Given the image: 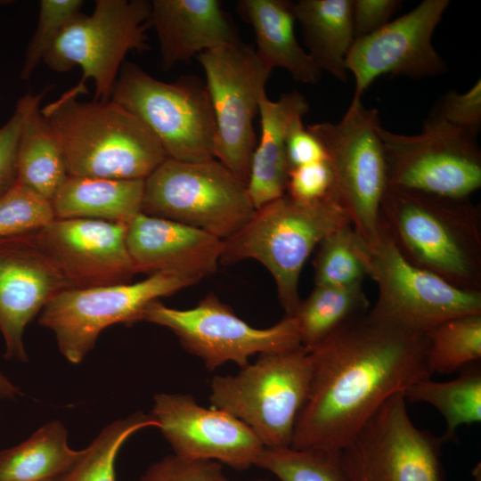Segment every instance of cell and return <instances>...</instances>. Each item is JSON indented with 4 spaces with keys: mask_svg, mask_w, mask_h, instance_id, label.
I'll return each mask as SVG.
<instances>
[{
    "mask_svg": "<svg viewBox=\"0 0 481 481\" xmlns=\"http://www.w3.org/2000/svg\"><path fill=\"white\" fill-rule=\"evenodd\" d=\"M255 466L280 481H346L338 452L288 447H264Z\"/></svg>",
    "mask_w": 481,
    "mask_h": 481,
    "instance_id": "33",
    "label": "cell"
},
{
    "mask_svg": "<svg viewBox=\"0 0 481 481\" xmlns=\"http://www.w3.org/2000/svg\"><path fill=\"white\" fill-rule=\"evenodd\" d=\"M44 94H27L17 153L18 182L50 202L68 176L61 141L40 109Z\"/></svg>",
    "mask_w": 481,
    "mask_h": 481,
    "instance_id": "25",
    "label": "cell"
},
{
    "mask_svg": "<svg viewBox=\"0 0 481 481\" xmlns=\"http://www.w3.org/2000/svg\"><path fill=\"white\" fill-rule=\"evenodd\" d=\"M69 471H68L67 473H65L63 475L58 476L56 477H53V478H51V479H48V480H45V481H69Z\"/></svg>",
    "mask_w": 481,
    "mask_h": 481,
    "instance_id": "44",
    "label": "cell"
},
{
    "mask_svg": "<svg viewBox=\"0 0 481 481\" xmlns=\"http://www.w3.org/2000/svg\"><path fill=\"white\" fill-rule=\"evenodd\" d=\"M449 0H424L374 33L355 39L346 66L355 78V99L382 75L414 79L444 73L447 65L432 45V36Z\"/></svg>",
    "mask_w": 481,
    "mask_h": 481,
    "instance_id": "16",
    "label": "cell"
},
{
    "mask_svg": "<svg viewBox=\"0 0 481 481\" xmlns=\"http://www.w3.org/2000/svg\"><path fill=\"white\" fill-rule=\"evenodd\" d=\"M402 3L400 0H352L355 40L374 33L391 21Z\"/></svg>",
    "mask_w": 481,
    "mask_h": 481,
    "instance_id": "40",
    "label": "cell"
},
{
    "mask_svg": "<svg viewBox=\"0 0 481 481\" xmlns=\"http://www.w3.org/2000/svg\"><path fill=\"white\" fill-rule=\"evenodd\" d=\"M81 0H42L37 29L25 53L20 78L28 80L61 29L81 13Z\"/></svg>",
    "mask_w": 481,
    "mask_h": 481,
    "instance_id": "35",
    "label": "cell"
},
{
    "mask_svg": "<svg viewBox=\"0 0 481 481\" xmlns=\"http://www.w3.org/2000/svg\"><path fill=\"white\" fill-rule=\"evenodd\" d=\"M473 481H481V464L478 462L472 469Z\"/></svg>",
    "mask_w": 481,
    "mask_h": 481,
    "instance_id": "43",
    "label": "cell"
},
{
    "mask_svg": "<svg viewBox=\"0 0 481 481\" xmlns=\"http://www.w3.org/2000/svg\"><path fill=\"white\" fill-rule=\"evenodd\" d=\"M380 226L413 265L469 291H481V208L451 198L387 186Z\"/></svg>",
    "mask_w": 481,
    "mask_h": 481,
    "instance_id": "2",
    "label": "cell"
},
{
    "mask_svg": "<svg viewBox=\"0 0 481 481\" xmlns=\"http://www.w3.org/2000/svg\"><path fill=\"white\" fill-rule=\"evenodd\" d=\"M139 481H229L223 465L214 461L167 455L151 464Z\"/></svg>",
    "mask_w": 481,
    "mask_h": 481,
    "instance_id": "37",
    "label": "cell"
},
{
    "mask_svg": "<svg viewBox=\"0 0 481 481\" xmlns=\"http://www.w3.org/2000/svg\"><path fill=\"white\" fill-rule=\"evenodd\" d=\"M196 59L214 112L215 159L247 184L257 144L253 120L273 69L254 46L241 41L205 51Z\"/></svg>",
    "mask_w": 481,
    "mask_h": 481,
    "instance_id": "11",
    "label": "cell"
},
{
    "mask_svg": "<svg viewBox=\"0 0 481 481\" xmlns=\"http://www.w3.org/2000/svg\"><path fill=\"white\" fill-rule=\"evenodd\" d=\"M198 281L158 273L135 282L86 289H66L53 296L40 312L38 323L55 334L62 355L80 363L94 347L100 333L116 323L141 322L145 307Z\"/></svg>",
    "mask_w": 481,
    "mask_h": 481,
    "instance_id": "12",
    "label": "cell"
},
{
    "mask_svg": "<svg viewBox=\"0 0 481 481\" xmlns=\"http://www.w3.org/2000/svg\"><path fill=\"white\" fill-rule=\"evenodd\" d=\"M86 448L69 445L68 432L51 420L20 444L0 451V481H45L72 469Z\"/></svg>",
    "mask_w": 481,
    "mask_h": 481,
    "instance_id": "27",
    "label": "cell"
},
{
    "mask_svg": "<svg viewBox=\"0 0 481 481\" xmlns=\"http://www.w3.org/2000/svg\"><path fill=\"white\" fill-rule=\"evenodd\" d=\"M158 428L150 414L137 412L106 426L69 472V481H117L115 463L126 441L139 430Z\"/></svg>",
    "mask_w": 481,
    "mask_h": 481,
    "instance_id": "32",
    "label": "cell"
},
{
    "mask_svg": "<svg viewBox=\"0 0 481 481\" xmlns=\"http://www.w3.org/2000/svg\"><path fill=\"white\" fill-rule=\"evenodd\" d=\"M351 224L336 196L305 202L284 194L255 210L248 223L223 240L220 263L251 258L272 274L285 316L293 317L300 302L303 265L329 234Z\"/></svg>",
    "mask_w": 481,
    "mask_h": 481,
    "instance_id": "4",
    "label": "cell"
},
{
    "mask_svg": "<svg viewBox=\"0 0 481 481\" xmlns=\"http://www.w3.org/2000/svg\"><path fill=\"white\" fill-rule=\"evenodd\" d=\"M442 444L415 426L397 393L338 451V460L346 481H444Z\"/></svg>",
    "mask_w": 481,
    "mask_h": 481,
    "instance_id": "13",
    "label": "cell"
},
{
    "mask_svg": "<svg viewBox=\"0 0 481 481\" xmlns=\"http://www.w3.org/2000/svg\"><path fill=\"white\" fill-rule=\"evenodd\" d=\"M286 148L289 168L327 159L321 142L304 126L302 118L292 122Z\"/></svg>",
    "mask_w": 481,
    "mask_h": 481,
    "instance_id": "41",
    "label": "cell"
},
{
    "mask_svg": "<svg viewBox=\"0 0 481 481\" xmlns=\"http://www.w3.org/2000/svg\"><path fill=\"white\" fill-rule=\"evenodd\" d=\"M431 373H452L481 358V314L447 320L425 333Z\"/></svg>",
    "mask_w": 481,
    "mask_h": 481,
    "instance_id": "31",
    "label": "cell"
},
{
    "mask_svg": "<svg viewBox=\"0 0 481 481\" xmlns=\"http://www.w3.org/2000/svg\"><path fill=\"white\" fill-rule=\"evenodd\" d=\"M141 321L170 330L189 354L202 361L208 371L232 362L240 368L255 355L283 353L300 346L298 322L285 316L268 328H255L214 293L190 309H176L159 300L150 303Z\"/></svg>",
    "mask_w": 481,
    "mask_h": 481,
    "instance_id": "10",
    "label": "cell"
},
{
    "mask_svg": "<svg viewBox=\"0 0 481 481\" xmlns=\"http://www.w3.org/2000/svg\"><path fill=\"white\" fill-rule=\"evenodd\" d=\"M37 232V231H36ZM36 232L0 239V332L4 358L28 362L27 325L69 283L37 241Z\"/></svg>",
    "mask_w": 481,
    "mask_h": 481,
    "instance_id": "19",
    "label": "cell"
},
{
    "mask_svg": "<svg viewBox=\"0 0 481 481\" xmlns=\"http://www.w3.org/2000/svg\"><path fill=\"white\" fill-rule=\"evenodd\" d=\"M369 277L379 291L370 314L413 332L425 334L452 318L481 314V291L460 289L409 263L382 226L369 247Z\"/></svg>",
    "mask_w": 481,
    "mask_h": 481,
    "instance_id": "15",
    "label": "cell"
},
{
    "mask_svg": "<svg viewBox=\"0 0 481 481\" xmlns=\"http://www.w3.org/2000/svg\"><path fill=\"white\" fill-rule=\"evenodd\" d=\"M311 378L310 355L303 346L263 354L234 375L214 376L209 402L244 422L264 447H288Z\"/></svg>",
    "mask_w": 481,
    "mask_h": 481,
    "instance_id": "5",
    "label": "cell"
},
{
    "mask_svg": "<svg viewBox=\"0 0 481 481\" xmlns=\"http://www.w3.org/2000/svg\"><path fill=\"white\" fill-rule=\"evenodd\" d=\"M363 284L348 287L315 285L301 300L294 318L302 346L310 352L350 320L368 312Z\"/></svg>",
    "mask_w": 481,
    "mask_h": 481,
    "instance_id": "29",
    "label": "cell"
},
{
    "mask_svg": "<svg viewBox=\"0 0 481 481\" xmlns=\"http://www.w3.org/2000/svg\"><path fill=\"white\" fill-rule=\"evenodd\" d=\"M246 481H271L267 479H252V480H246Z\"/></svg>",
    "mask_w": 481,
    "mask_h": 481,
    "instance_id": "45",
    "label": "cell"
},
{
    "mask_svg": "<svg viewBox=\"0 0 481 481\" xmlns=\"http://www.w3.org/2000/svg\"><path fill=\"white\" fill-rule=\"evenodd\" d=\"M380 126L379 111L353 98L339 122L306 126L323 146L335 193L369 247L379 238L380 204L387 187Z\"/></svg>",
    "mask_w": 481,
    "mask_h": 481,
    "instance_id": "8",
    "label": "cell"
},
{
    "mask_svg": "<svg viewBox=\"0 0 481 481\" xmlns=\"http://www.w3.org/2000/svg\"><path fill=\"white\" fill-rule=\"evenodd\" d=\"M20 394L19 387L0 372V398H14Z\"/></svg>",
    "mask_w": 481,
    "mask_h": 481,
    "instance_id": "42",
    "label": "cell"
},
{
    "mask_svg": "<svg viewBox=\"0 0 481 481\" xmlns=\"http://www.w3.org/2000/svg\"><path fill=\"white\" fill-rule=\"evenodd\" d=\"M428 117L477 138L481 127L480 79L463 94L447 91L436 102Z\"/></svg>",
    "mask_w": 481,
    "mask_h": 481,
    "instance_id": "36",
    "label": "cell"
},
{
    "mask_svg": "<svg viewBox=\"0 0 481 481\" xmlns=\"http://www.w3.org/2000/svg\"><path fill=\"white\" fill-rule=\"evenodd\" d=\"M24 118V102L19 99L13 114L0 127V198L17 183V153Z\"/></svg>",
    "mask_w": 481,
    "mask_h": 481,
    "instance_id": "39",
    "label": "cell"
},
{
    "mask_svg": "<svg viewBox=\"0 0 481 481\" xmlns=\"http://www.w3.org/2000/svg\"><path fill=\"white\" fill-rule=\"evenodd\" d=\"M247 184L216 159L167 158L145 180L142 212L187 224L225 240L251 218Z\"/></svg>",
    "mask_w": 481,
    "mask_h": 481,
    "instance_id": "7",
    "label": "cell"
},
{
    "mask_svg": "<svg viewBox=\"0 0 481 481\" xmlns=\"http://www.w3.org/2000/svg\"><path fill=\"white\" fill-rule=\"evenodd\" d=\"M126 230L125 224L53 219L36 236L69 289H86L127 283L136 273Z\"/></svg>",
    "mask_w": 481,
    "mask_h": 481,
    "instance_id": "18",
    "label": "cell"
},
{
    "mask_svg": "<svg viewBox=\"0 0 481 481\" xmlns=\"http://www.w3.org/2000/svg\"><path fill=\"white\" fill-rule=\"evenodd\" d=\"M406 402L426 403L435 407L445 420L444 442H456L461 425L481 421V365L473 363L460 371L457 378L436 381L421 379L404 392Z\"/></svg>",
    "mask_w": 481,
    "mask_h": 481,
    "instance_id": "28",
    "label": "cell"
},
{
    "mask_svg": "<svg viewBox=\"0 0 481 481\" xmlns=\"http://www.w3.org/2000/svg\"><path fill=\"white\" fill-rule=\"evenodd\" d=\"M150 16L147 0H97L90 15L81 12L61 29L43 61L57 72L78 66L79 85L92 79L94 100L110 101L126 55L148 48Z\"/></svg>",
    "mask_w": 481,
    "mask_h": 481,
    "instance_id": "9",
    "label": "cell"
},
{
    "mask_svg": "<svg viewBox=\"0 0 481 481\" xmlns=\"http://www.w3.org/2000/svg\"><path fill=\"white\" fill-rule=\"evenodd\" d=\"M79 84L45 106L62 145L68 175L145 180L167 157L135 115L110 100L81 102Z\"/></svg>",
    "mask_w": 481,
    "mask_h": 481,
    "instance_id": "3",
    "label": "cell"
},
{
    "mask_svg": "<svg viewBox=\"0 0 481 481\" xmlns=\"http://www.w3.org/2000/svg\"><path fill=\"white\" fill-rule=\"evenodd\" d=\"M126 240L136 273H168L198 282L216 273L223 246L203 230L143 212L127 224Z\"/></svg>",
    "mask_w": 481,
    "mask_h": 481,
    "instance_id": "20",
    "label": "cell"
},
{
    "mask_svg": "<svg viewBox=\"0 0 481 481\" xmlns=\"http://www.w3.org/2000/svg\"><path fill=\"white\" fill-rule=\"evenodd\" d=\"M314 260V284L348 287L369 277V246L347 224L325 237Z\"/></svg>",
    "mask_w": 481,
    "mask_h": 481,
    "instance_id": "30",
    "label": "cell"
},
{
    "mask_svg": "<svg viewBox=\"0 0 481 481\" xmlns=\"http://www.w3.org/2000/svg\"><path fill=\"white\" fill-rule=\"evenodd\" d=\"M144 180L68 175L51 200L54 219L128 224L142 212Z\"/></svg>",
    "mask_w": 481,
    "mask_h": 481,
    "instance_id": "24",
    "label": "cell"
},
{
    "mask_svg": "<svg viewBox=\"0 0 481 481\" xmlns=\"http://www.w3.org/2000/svg\"><path fill=\"white\" fill-rule=\"evenodd\" d=\"M53 219L51 202L18 181L0 198V239L36 232Z\"/></svg>",
    "mask_w": 481,
    "mask_h": 481,
    "instance_id": "34",
    "label": "cell"
},
{
    "mask_svg": "<svg viewBox=\"0 0 481 481\" xmlns=\"http://www.w3.org/2000/svg\"><path fill=\"white\" fill-rule=\"evenodd\" d=\"M150 23L165 70L205 51L240 41L218 0H153Z\"/></svg>",
    "mask_w": 481,
    "mask_h": 481,
    "instance_id": "21",
    "label": "cell"
},
{
    "mask_svg": "<svg viewBox=\"0 0 481 481\" xmlns=\"http://www.w3.org/2000/svg\"><path fill=\"white\" fill-rule=\"evenodd\" d=\"M309 110L306 98L298 91L282 94L277 101L264 94L259 101L261 133L249 167L247 190L257 209L286 193L289 165L287 135L294 120Z\"/></svg>",
    "mask_w": 481,
    "mask_h": 481,
    "instance_id": "22",
    "label": "cell"
},
{
    "mask_svg": "<svg viewBox=\"0 0 481 481\" xmlns=\"http://www.w3.org/2000/svg\"><path fill=\"white\" fill-rule=\"evenodd\" d=\"M286 194L305 202L315 201L330 196L337 197L334 178L328 160L290 168Z\"/></svg>",
    "mask_w": 481,
    "mask_h": 481,
    "instance_id": "38",
    "label": "cell"
},
{
    "mask_svg": "<svg viewBox=\"0 0 481 481\" xmlns=\"http://www.w3.org/2000/svg\"><path fill=\"white\" fill-rule=\"evenodd\" d=\"M111 101L138 118L167 157L189 162L215 159V118L205 83L184 76L166 83L125 61Z\"/></svg>",
    "mask_w": 481,
    "mask_h": 481,
    "instance_id": "6",
    "label": "cell"
},
{
    "mask_svg": "<svg viewBox=\"0 0 481 481\" xmlns=\"http://www.w3.org/2000/svg\"><path fill=\"white\" fill-rule=\"evenodd\" d=\"M387 186L451 198H469L481 187L477 138L428 117L420 134L379 128Z\"/></svg>",
    "mask_w": 481,
    "mask_h": 481,
    "instance_id": "14",
    "label": "cell"
},
{
    "mask_svg": "<svg viewBox=\"0 0 481 481\" xmlns=\"http://www.w3.org/2000/svg\"><path fill=\"white\" fill-rule=\"evenodd\" d=\"M150 415L174 454L184 459L214 461L241 471L255 466L264 448L240 420L204 407L191 395L157 394Z\"/></svg>",
    "mask_w": 481,
    "mask_h": 481,
    "instance_id": "17",
    "label": "cell"
},
{
    "mask_svg": "<svg viewBox=\"0 0 481 481\" xmlns=\"http://www.w3.org/2000/svg\"><path fill=\"white\" fill-rule=\"evenodd\" d=\"M293 10L307 53L322 72L346 82V60L355 41L352 0H298Z\"/></svg>",
    "mask_w": 481,
    "mask_h": 481,
    "instance_id": "26",
    "label": "cell"
},
{
    "mask_svg": "<svg viewBox=\"0 0 481 481\" xmlns=\"http://www.w3.org/2000/svg\"><path fill=\"white\" fill-rule=\"evenodd\" d=\"M428 338L370 314L350 320L310 352L312 378L291 447L338 452L392 395L431 377Z\"/></svg>",
    "mask_w": 481,
    "mask_h": 481,
    "instance_id": "1",
    "label": "cell"
},
{
    "mask_svg": "<svg viewBox=\"0 0 481 481\" xmlns=\"http://www.w3.org/2000/svg\"><path fill=\"white\" fill-rule=\"evenodd\" d=\"M237 6L253 29L257 55L271 69H284L294 80L304 84L320 81L322 70L296 38L293 2L240 0Z\"/></svg>",
    "mask_w": 481,
    "mask_h": 481,
    "instance_id": "23",
    "label": "cell"
}]
</instances>
